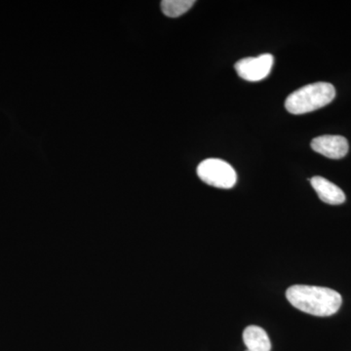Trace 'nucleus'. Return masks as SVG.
Returning a JSON list of instances; mask_svg holds the SVG:
<instances>
[{
	"mask_svg": "<svg viewBox=\"0 0 351 351\" xmlns=\"http://www.w3.org/2000/svg\"><path fill=\"white\" fill-rule=\"evenodd\" d=\"M286 298L302 313L319 317L334 315L343 302V298L337 291L317 286H291L286 291Z\"/></svg>",
	"mask_w": 351,
	"mask_h": 351,
	"instance_id": "nucleus-1",
	"label": "nucleus"
},
{
	"mask_svg": "<svg viewBox=\"0 0 351 351\" xmlns=\"http://www.w3.org/2000/svg\"><path fill=\"white\" fill-rule=\"evenodd\" d=\"M336 89L331 83L316 82L295 90L286 99L285 108L292 114H304L331 103Z\"/></svg>",
	"mask_w": 351,
	"mask_h": 351,
	"instance_id": "nucleus-2",
	"label": "nucleus"
},
{
	"mask_svg": "<svg viewBox=\"0 0 351 351\" xmlns=\"http://www.w3.org/2000/svg\"><path fill=\"white\" fill-rule=\"evenodd\" d=\"M201 181L219 189H232L237 184V175L232 166L218 158H208L198 165Z\"/></svg>",
	"mask_w": 351,
	"mask_h": 351,
	"instance_id": "nucleus-3",
	"label": "nucleus"
},
{
	"mask_svg": "<svg viewBox=\"0 0 351 351\" xmlns=\"http://www.w3.org/2000/svg\"><path fill=\"white\" fill-rule=\"evenodd\" d=\"M274 63V58L271 54H263L258 57L244 58L235 64L234 68L244 80L257 82L269 76Z\"/></svg>",
	"mask_w": 351,
	"mask_h": 351,
	"instance_id": "nucleus-4",
	"label": "nucleus"
},
{
	"mask_svg": "<svg viewBox=\"0 0 351 351\" xmlns=\"http://www.w3.org/2000/svg\"><path fill=\"white\" fill-rule=\"evenodd\" d=\"M348 140L343 136L324 135L313 138L311 149L331 159H341L348 152Z\"/></svg>",
	"mask_w": 351,
	"mask_h": 351,
	"instance_id": "nucleus-5",
	"label": "nucleus"
},
{
	"mask_svg": "<svg viewBox=\"0 0 351 351\" xmlns=\"http://www.w3.org/2000/svg\"><path fill=\"white\" fill-rule=\"evenodd\" d=\"M309 181L311 182V186L315 189L316 193L323 202L330 205H339L345 202V193L338 186L328 181L325 178L316 176L313 179H309Z\"/></svg>",
	"mask_w": 351,
	"mask_h": 351,
	"instance_id": "nucleus-6",
	"label": "nucleus"
},
{
	"mask_svg": "<svg viewBox=\"0 0 351 351\" xmlns=\"http://www.w3.org/2000/svg\"><path fill=\"white\" fill-rule=\"evenodd\" d=\"M243 341L248 351H270L271 343L267 332L263 328L247 327L243 332Z\"/></svg>",
	"mask_w": 351,
	"mask_h": 351,
	"instance_id": "nucleus-7",
	"label": "nucleus"
},
{
	"mask_svg": "<svg viewBox=\"0 0 351 351\" xmlns=\"http://www.w3.org/2000/svg\"><path fill=\"white\" fill-rule=\"evenodd\" d=\"M195 3L193 0H164L161 2V9L167 17L177 18L188 12Z\"/></svg>",
	"mask_w": 351,
	"mask_h": 351,
	"instance_id": "nucleus-8",
	"label": "nucleus"
}]
</instances>
